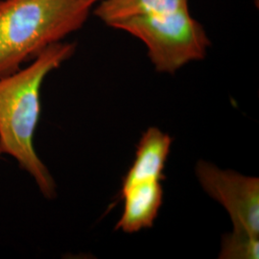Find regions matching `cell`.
I'll return each mask as SVG.
<instances>
[{
    "instance_id": "277c9868",
    "label": "cell",
    "mask_w": 259,
    "mask_h": 259,
    "mask_svg": "<svg viewBox=\"0 0 259 259\" xmlns=\"http://www.w3.org/2000/svg\"><path fill=\"white\" fill-rule=\"evenodd\" d=\"M204 191L222 204L232 219L233 230L259 236V179L223 170L206 161L196 166Z\"/></svg>"
},
{
    "instance_id": "8fae6325",
    "label": "cell",
    "mask_w": 259,
    "mask_h": 259,
    "mask_svg": "<svg viewBox=\"0 0 259 259\" xmlns=\"http://www.w3.org/2000/svg\"><path fill=\"white\" fill-rule=\"evenodd\" d=\"M0 154H1V152H0Z\"/></svg>"
},
{
    "instance_id": "8992f818",
    "label": "cell",
    "mask_w": 259,
    "mask_h": 259,
    "mask_svg": "<svg viewBox=\"0 0 259 259\" xmlns=\"http://www.w3.org/2000/svg\"><path fill=\"white\" fill-rule=\"evenodd\" d=\"M172 145V139L157 127L149 128L139 140L136 158L124 177L122 188L132 185L164 180L163 171Z\"/></svg>"
},
{
    "instance_id": "52a82bcc",
    "label": "cell",
    "mask_w": 259,
    "mask_h": 259,
    "mask_svg": "<svg viewBox=\"0 0 259 259\" xmlns=\"http://www.w3.org/2000/svg\"><path fill=\"white\" fill-rule=\"evenodd\" d=\"M189 0H101L95 5L94 15L112 27L124 19L165 14L189 9Z\"/></svg>"
},
{
    "instance_id": "7a4b0ae2",
    "label": "cell",
    "mask_w": 259,
    "mask_h": 259,
    "mask_svg": "<svg viewBox=\"0 0 259 259\" xmlns=\"http://www.w3.org/2000/svg\"><path fill=\"white\" fill-rule=\"evenodd\" d=\"M99 0H0V77L82 28Z\"/></svg>"
},
{
    "instance_id": "3957f363",
    "label": "cell",
    "mask_w": 259,
    "mask_h": 259,
    "mask_svg": "<svg viewBox=\"0 0 259 259\" xmlns=\"http://www.w3.org/2000/svg\"><path fill=\"white\" fill-rule=\"evenodd\" d=\"M111 28L141 40L160 73L173 74L189 63L203 60L210 46L203 25L189 9L124 19Z\"/></svg>"
},
{
    "instance_id": "30bf717a",
    "label": "cell",
    "mask_w": 259,
    "mask_h": 259,
    "mask_svg": "<svg viewBox=\"0 0 259 259\" xmlns=\"http://www.w3.org/2000/svg\"><path fill=\"white\" fill-rule=\"evenodd\" d=\"M99 1H101V0H99Z\"/></svg>"
},
{
    "instance_id": "ba28073f",
    "label": "cell",
    "mask_w": 259,
    "mask_h": 259,
    "mask_svg": "<svg viewBox=\"0 0 259 259\" xmlns=\"http://www.w3.org/2000/svg\"><path fill=\"white\" fill-rule=\"evenodd\" d=\"M259 236L232 231L224 235L219 258L258 259Z\"/></svg>"
},
{
    "instance_id": "9c48e42d",
    "label": "cell",
    "mask_w": 259,
    "mask_h": 259,
    "mask_svg": "<svg viewBox=\"0 0 259 259\" xmlns=\"http://www.w3.org/2000/svg\"><path fill=\"white\" fill-rule=\"evenodd\" d=\"M254 1H255V2H256V4H258L259 0H254Z\"/></svg>"
},
{
    "instance_id": "6da1fadb",
    "label": "cell",
    "mask_w": 259,
    "mask_h": 259,
    "mask_svg": "<svg viewBox=\"0 0 259 259\" xmlns=\"http://www.w3.org/2000/svg\"><path fill=\"white\" fill-rule=\"evenodd\" d=\"M74 44L47 47L32 63L0 77V152L14 157L47 199L56 196V183L35 151L34 135L40 114V89L47 75L74 54Z\"/></svg>"
},
{
    "instance_id": "5b68a950",
    "label": "cell",
    "mask_w": 259,
    "mask_h": 259,
    "mask_svg": "<svg viewBox=\"0 0 259 259\" xmlns=\"http://www.w3.org/2000/svg\"><path fill=\"white\" fill-rule=\"evenodd\" d=\"M124 209L116 230L135 233L153 226L162 204L163 191L160 182L148 181L121 189Z\"/></svg>"
}]
</instances>
